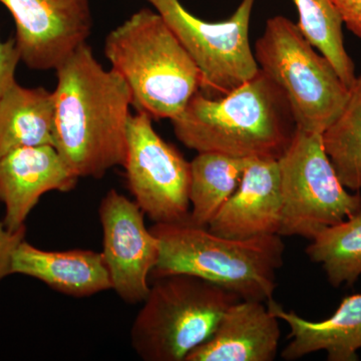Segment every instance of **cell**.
I'll return each mask as SVG.
<instances>
[{"mask_svg": "<svg viewBox=\"0 0 361 361\" xmlns=\"http://www.w3.org/2000/svg\"><path fill=\"white\" fill-rule=\"evenodd\" d=\"M298 11L299 30L329 59L344 84L355 82V66L344 47L343 20L334 0H292Z\"/></svg>", "mask_w": 361, "mask_h": 361, "instance_id": "21", "label": "cell"}, {"mask_svg": "<svg viewBox=\"0 0 361 361\" xmlns=\"http://www.w3.org/2000/svg\"><path fill=\"white\" fill-rule=\"evenodd\" d=\"M104 262L111 289L125 302L141 303L149 295V277L160 257V243L145 224L135 202L111 189L99 206Z\"/></svg>", "mask_w": 361, "mask_h": 361, "instance_id": "10", "label": "cell"}, {"mask_svg": "<svg viewBox=\"0 0 361 361\" xmlns=\"http://www.w3.org/2000/svg\"><path fill=\"white\" fill-rule=\"evenodd\" d=\"M78 180L54 146L25 147L9 152L0 158L4 225L13 232L23 229L45 193L71 191Z\"/></svg>", "mask_w": 361, "mask_h": 361, "instance_id": "12", "label": "cell"}, {"mask_svg": "<svg viewBox=\"0 0 361 361\" xmlns=\"http://www.w3.org/2000/svg\"><path fill=\"white\" fill-rule=\"evenodd\" d=\"M306 254L322 266L334 287L355 284L361 275V208L311 240Z\"/></svg>", "mask_w": 361, "mask_h": 361, "instance_id": "19", "label": "cell"}, {"mask_svg": "<svg viewBox=\"0 0 361 361\" xmlns=\"http://www.w3.org/2000/svg\"><path fill=\"white\" fill-rule=\"evenodd\" d=\"M54 148L73 175L101 179L125 164L132 92L85 44L56 70Z\"/></svg>", "mask_w": 361, "mask_h": 361, "instance_id": "1", "label": "cell"}, {"mask_svg": "<svg viewBox=\"0 0 361 361\" xmlns=\"http://www.w3.org/2000/svg\"><path fill=\"white\" fill-rule=\"evenodd\" d=\"M251 159L202 152L190 163V216L192 224L208 227L236 191Z\"/></svg>", "mask_w": 361, "mask_h": 361, "instance_id": "18", "label": "cell"}, {"mask_svg": "<svg viewBox=\"0 0 361 361\" xmlns=\"http://www.w3.org/2000/svg\"><path fill=\"white\" fill-rule=\"evenodd\" d=\"M154 280L130 330L133 348L145 361H186L240 300L231 291L192 275Z\"/></svg>", "mask_w": 361, "mask_h": 361, "instance_id": "5", "label": "cell"}, {"mask_svg": "<svg viewBox=\"0 0 361 361\" xmlns=\"http://www.w3.org/2000/svg\"><path fill=\"white\" fill-rule=\"evenodd\" d=\"M104 54L129 85L132 106L153 120L172 121L201 90L198 66L155 9H140L114 28Z\"/></svg>", "mask_w": 361, "mask_h": 361, "instance_id": "4", "label": "cell"}, {"mask_svg": "<svg viewBox=\"0 0 361 361\" xmlns=\"http://www.w3.org/2000/svg\"><path fill=\"white\" fill-rule=\"evenodd\" d=\"M25 227L18 231H11L0 221V281L11 275V262L14 252L25 240Z\"/></svg>", "mask_w": 361, "mask_h": 361, "instance_id": "23", "label": "cell"}, {"mask_svg": "<svg viewBox=\"0 0 361 361\" xmlns=\"http://www.w3.org/2000/svg\"><path fill=\"white\" fill-rule=\"evenodd\" d=\"M268 307L278 319L290 329L287 345L281 355L285 360H300L325 351L329 361L358 360L361 349V294L343 298L336 312L322 322H310L294 311L285 310L274 299Z\"/></svg>", "mask_w": 361, "mask_h": 361, "instance_id": "15", "label": "cell"}, {"mask_svg": "<svg viewBox=\"0 0 361 361\" xmlns=\"http://www.w3.org/2000/svg\"><path fill=\"white\" fill-rule=\"evenodd\" d=\"M344 25L361 39V0H334Z\"/></svg>", "mask_w": 361, "mask_h": 361, "instance_id": "24", "label": "cell"}, {"mask_svg": "<svg viewBox=\"0 0 361 361\" xmlns=\"http://www.w3.org/2000/svg\"><path fill=\"white\" fill-rule=\"evenodd\" d=\"M282 196L279 235L312 240L361 208V195L342 185L323 148L322 134L296 129L277 160Z\"/></svg>", "mask_w": 361, "mask_h": 361, "instance_id": "7", "label": "cell"}, {"mask_svg": "<svg viewBox=\"0 0 361 361\" xmlns=\"http://www.w3.org/2000/svg\"><path fill=\"white\" fill-rule=\"evenodd\" d=\"M253 52L259 70L286 97L297 129L322 134L343 110L349 87L293 21L269 18Z\"/></svg>", "mask_w": 361, "mask_h": 361, "instance_id": "6", "label": "cell"}, {"mask_svg": "<svg viewBox=\"0 0 361 361\" xmlns=\"http://www.w3.org/2000/svg\"><path fill=\"white\" fill-rule=\"evenodd\" d=\"M123 168L135 203L155 224L189 219L190 161L158 135L148 114L130 115Z\"/></svg>", "mask_w": 361, "mask_h": 361, "instance_id": "9", "label": "cell"}, {"mask_svg": "<svg viewBox=\"0 0 361 361\" xmlns=\"http://www.w3.org/2000/svg\"><path fill=\"white\" fill-rule=\"evenodd\" d=\"M16 23L20 59L30 70L56 71L92 30V0H0Z\"/></svg>", "mask_w": 361, "mask_h": 361, "instance_id": "11", "label": "cell"}, {"mask_svg": "<svg viewBox=\"0 0 361 361\" xmlns=\"http://www.w3.org/2000/svg\"><path fill=\"white\" fill-rule=\"evenodd\" d=\"M323 148L346 189L361 191V75L343 110L322 134Z\"/></svg>", "mask_w": 361, "mask_h": 361, "instance_id": "20", "label": "cell"}, {"mask_svg": "<svg viewBox=\"0 0 361 361\" xmlns=\"http://www.w3.org/2000/svg\"><path fill=\"white\" fill-rule=\"evenodd\" d=\"M175 33L201 73V92L220 97L255 77L259 71L249 39L256 0H242L227 20L208 23L180 0H147Z\"/></svg>", "mask_w": 361, "mask_h": 361, "instance_id": "8", "label": "cell"}, {"mask_svg": "<svg viewBox=\"0 0 361 361\" xmlns=\"http://www.w3.org/2000/svg\"><path fill=\"white\" fill-rule=\"evenodd\" d=\"M172 125L177 139L197 153L270 160L283 155L297 129L283 92L260 70L225 96L197 92Z\"/></svg>", "mask_w": 361, "mask_h": 361, "instance_id": "2", "label": "cell"}, {"mask_svg": "<svg viewBox=\"0 0 361 361\" xmlns=\"http://www.w3.org/2000/svg\"><path fill=\"white\" fill-rule=\"evenodd\" d=\"M13 274L35 278L54 290L73 297L94 295L111 289L110 274L99 252L42 250L25 239L14 252Z\"/></svg>", "mask_w": 361, "mask_h": 361, "instance_id": "16", "label": "cell"}, {"mask_svg": "<svg viewBox=\"0 0 361 361\" xmlns=\"http://www.w3.org/2000/svg\"><path fill=\"white\" fill-rule=\"evenodd\" d=\"M160 243V257L152 276L188 274L236 294L242 300L273 299L277 272L283 266V237L263 235L234 239L214 234L208 227L159 223L151 228Z\"/></svg>", "mask_w": 361, "mask_h": 361, "instance_id": "3", "label": "cell"}, {"mask_svg": "<svg viewBox=\"0 0 361 361\" xmlns=\"http://www.w3.org/2000/svg\"><path fill=\"white\" fill-rule=\"evenodd\" d=\"M280 337L279 319L267 303L240 299L226 310L212 336L186 361H273Z\"/></svg>", "mask_w": 361, "mask_h": 361, "instance_id": "14", "label": "cell"}, {"mask_svg": "<svg viewBox=\"0 0 361 361\" xmlns=\"http://www.w3.org/2000/svg\"><path fill=\"white\" fill-rule=\"evenodd\" d=\"M281 218L277 160L251 159L236 191L211 221L208 229L234 239L279 235Z\"/></svg>", "mask_w": 361, "mask_h": 361, "instance_id": "13", "label": "cell"}, {"mask_svg": "<svg viewBox=\"0 0 361 361\" xmlns=\"http://www.w3.org/2000/svg\"><path fill=\"white\" fill-rule=\"evenodd\" d=\"M21 61L16 39L0 40V99L16 80V71Z\"/></svg>", "mask_w": 361, "mask_h": 361, "instance_id": "22", "label": "cell"}, {"mask_svg": "<svg viewBox=\"0 0 361 361\" xmlns=\"http://www.w3.org/2000/svg\"><path fill=\"white\" fill-rule=\"evenodd\" d=\"M56 97L14 82L0 99V158L25 147H54Z\"/></svg>", "mask_w": 361, "mask_h": 361, "instance_id": "17", "label": "cell"}]
</instances>
